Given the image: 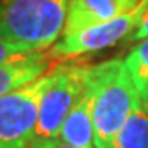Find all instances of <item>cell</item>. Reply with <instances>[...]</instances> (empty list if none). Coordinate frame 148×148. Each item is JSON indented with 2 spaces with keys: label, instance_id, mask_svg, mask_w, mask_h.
Segmentation results:
<instances>
[{
  "label": "cell",
  "instance_id": "cell-13",
  "mask_svg": "<svg viewBox=\"0 0 148 148\" xmlns=\"http://www.w3.org/2000/svg\"><path fill=\"white\" fill-rule=\"evenodd\" d=\"M35 148H82V147H74V145H69V143H64L58 138H54V140H48V142L40 143Z\"/></svg>",
  "mask_w": 148,
  "mask_h": 148
},
{
  "label": "cell",
  "instance_id": "cell-6",
  "mask_svg": "<svg viewBox=\"0 0 148 148\" xmlns=\"http://www.w3.org/2000/svg\"><path fill=\"white\" fill-rule=\"evenodd\" d=\"M140 0H69L63 36L114 20L132 10Z\"/></svg>",
  "mask_w": 148,
  "mask_h": 148
},
{
  "label": "cell",
  "instance_id": "cell-10",
  "mask_svg": "<svg viewBox=\"0 0 148 148\" xmlns=\"http://www.w3.org/2000/svg\"><path fill=\"white\" fill-rule=\"evenodd\" d=\"M123 63L132 76L140 97L148 101V38L140 40L138 45L128 51L123 58Z\"/></svg>",
  "mask_w": 148,
  "mask_h": 148
},
{
  "label": "cell",
  "instance_id": "cell-5",
  "mask_svg": "<svg viewBox=\"0 0 148 148\" xmlns=\"http://www.w3.org/2000/svg\"><path fill=\"white\" fill-rule=\"evenodd\" d=\"M148 12V0H140L132 10L117 16L106 23L86 28L79 33L61 36L48 53L56 61H68L73 58H79L84 54H92L110 48L119 41L130 38L132 33L142 23L143 16Z\"/></svg>",
  "mask_w": 148,
  "mask_h": 148
},
{
  "label": "cell",
  "instance_id": "cell-3",
  "mask_svg": "<svg viewBox=\"0 0 148 148\" xmlns=\"http://www.w3.org/2000/svg\"><path fill=\"white\" fill-rule=\"evenodd\" d=\"M92 64L77 61H59L51 69V82L40 104L36 127L32 137V148L58 138L59 130L89 82Z\"/></svg>",
  "mask_w": 148,
  "mask_h": 148
},
{
  "label": "cell",
  "instance_id": "cell-7",
  "mask_svg": "<svg viewBox=\"0 0 148 148\" xmlns=\"http://www.w3.org/2000/svg\"><path fill=\"white\" fill-rule=\"evenodd\" d=\"M94 102H95V87L92 82V69H90L89 82L79 101L76 102L73 110L69 112L59 130L58 140L74 147L95 148L94 145Z\"/></svg>",
  "mask_w": 148,
  "mask_h": 148
},
{
  "label": "cell",
  "instance_id": "cell-11",
  "mask_svg": "<svg viewBox=\"0 0 148 148\" xmlns=\"http://www.w3.org/2000/svg\"><path fill=\"white\" fill-rule=\"evenodd\" d=\"M32 53H36V49H33V48L27 46V45H21V43L0 38V64L23 58V56H28Z\"/></svg>",
  "mask_w": 148,
  "mask_h": 148
},
{
  "label": "cell",
  "instance_id": "cell-4",
  "mask_svg": "<svg viewBox=\"0 0 148 148\" xmlns=\"http://www.w3.org/2000/svg\"><path fill=\"white\" fill-rule=\"evenodd\" d=\"M49 82L51 71L0 95V148H32L40 104Z\"/></svg>",
  "mask_w": 148,
  "mask_h": 148
},
{
  "label": "cell",
  "instance_id": "cell-8",
  "mask_svg": "<svg viewBox=\"0 0 148 148\" xmlns=\"http://www.w3.org/2000/svg\"><path fill=\"white\" fill-rule=\"evenodd\" d=\"M58 63L59 61L53 59L48 49H45L0 64V95H5L38 79L40 76L51 71Z\"/></svg>",
  "mask_w": 148,
  "mask_h": 148
},
{
  "label": "cell",
  "instance_id": "cell-1",
  "mask_svg": "<svg viewBox=\"0 0 148 148\" xmlns=\"http://www.w3.org/2000/svg\"><path fill=\"white\" fill-rule=\"evenodd\" d=\"M95 148H115L117 133L132 112L138 94L122 58L92 64Z\"/></svg>",
  "mask_w": 148,
  "mask_h": 148
},
{
  "label": "cell",
  "instance_id": "cell-12",
  "mask_svg": "<svg viewBox=\"0 0 148 148\" xmlns=\"http://www.w3.org/2000/svg\"><path fill=\"white\" fill-rule=\"evenodd\" d=\"M143 38H148V12H147V15L143 16L142 23L138 25V28L132 33V36L128 38V40L130 41H140Z\"/></svg>",
  "mask_w": 148,
  "mask_h": 148
},
{
  "label": "cell",
  "instance_id": "cell-2",
  "mask_svg": "<svg viewBox=\"0 0 148 148\" xmlns=\"http://www.w3.org/2000/svg\"><path fill=\"white\" fill-rule=\"evenodd\" d=\"M69 0H0V38L45 51L63 36Z\"/></svg>",
  "mask_w": 148,
  "mask_h": 148
},
{
  "label": "cell",
  "instance_id": "cell-9",
  "mask_svg": "<svg viewBox=\"0 0 148 148\" xmlns=\"http://www.w3.org/2000/svg\"><path fill=\"white\" fill-rule=\"evenodd\" d=\"M115 148H148V101L140 95L117 133Z\"/></svg>",
  "mask_w": 148,
  "mask_h": 148
}]
</instances>
